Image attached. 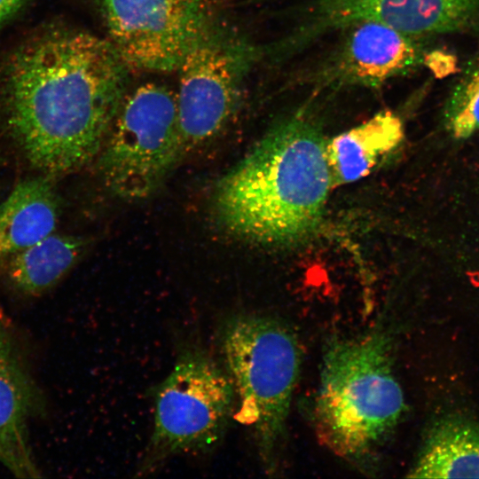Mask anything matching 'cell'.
Returning a JSON list of instances; mask_svg holds the SVG:
<instances>
[{"instance_id": "6da1fadb", "label": "cell", "mask_w": 479, "mask_h": 479, "mask_svg": "<svg viewBox=\"0 0 479 479\" xmlns=\"http://www.w3.org/2000/svg\"><path fill=\"white\" fill-rule=\"evenodd\" d=\"M129 68L109 40L87 32L57 30L23 46L8 71L6 116L28 164L55 178L97 159Z\"/></svg>"}, {"instance_id": "7a4b0ae2", "label": "cell", "mask_w": 479, "mask_h": 479, "mask_svg": "<svg viewBox=\"0 0 479 479\" xmlns=\"http://www.w3.org/2000/svg\"><path fill=\"white\" fill-rule=\"evenodd\" d=\"M319 127L296 114L274 125L217 182L216 221L256 244L297 243L314 233L333 187Z\"/></svg>"}, {"instance_id": "3957f363", "label": "cell", "mask_w": 479, "mask_h": 479, "mask_svg": "<svg viewBox=\"0 0 479 479\" xmlns=\"http://www.w3.org/2000/svg\"><path fill=\"white\" fill-rule=\"evenodd\" d=\"M389 337L380 331L332 340L315 400L318 437L336 456L363 462L397 427L405 409Z\"/></svg>"}, {"instance_id": "277c9868", "label": "cell", "mask_w": 479, "mask_h": 479, "mask_svg": "<svg viewBox=\"0 0 479 479\" xmlns=\"http://www.w3.org/2000/svg\"><path fill=\"white\" fill-rule=\"evenodd\" d=\"M220 344L238 401L236 419L252 430L263 465L271 472L300 373L298 342L277 318L240 314L224 323Z\"/></svg>"}, {"instance_id": "5b68a950", "label": "cell", "mask_w": 479, "mask_h": 479, "mask_svg": "<svg viewBox=\"0 0 479 479\" xmlns=\"http://www.w3.org/2000/svg\"><path fill=\"white\" fill-rule=\"evenodd\" d=\"M235 400L228 374L206 351L182 349L155 389L153 428L138 473L153 472L177 455L212 450L234 415Z\"/></svg>"}, {"instance_id": "8992f818", "label": "cell", "mask_w": 479, "mask_h": 479, "mask_svg": "<svg viewBox=\"0 0 479 479\" xmlns=\"http://www.w3.org/2000/svg\"><path fill=\"white\" fill-rule=\"evenodd\" d=\"M184 155L176 94L147 82L126 92L97 160L114 195L139 200L162 185Z\"/></svg>"}, {"instance_id": "52a82bcc", "label": "cell", "mask_w": 479, "mask_h": 479, "mask_svg": "<svg viewBox=\"0 0 479 479\" xmlns=\"http://www.w3.org/2000/svg\"><path fill=\"white\" fill-rule=\"evenodd\" d=\"M257 56L255 46L215 24L186 54L177 68L176 93L185 153L211 142L227 127Z\"/></svg>"}, {"instance_id": "ba28073f", "label": "cell", "mask_w": 479, "mask_h": 479, "mask_svg": "<svg viewBox=\"0 0 479 479\" xmlns=\"http://www.w3.org/2000/svg\"><path fill=\"white\" fill-rule=\"evenodd\" d=\"M109 41L129 67L171 72L214 22L213 0H100Z\"/></svg>"}, {"instance_id": "9c48e42d", "label": "cell", "mask_w": 479, "mask_h": 479, "mask_svg": "<svg viewBox=\"0 0 479 479\" xmlns=\"http://www.w3.org/2000/svg\"><path fill=\"white\" fill-rule=\"evenodd\" d=\"M318 27L374 21L408 35L450 32L468 25L479 0H319Z\"/></svg>"}, {"instance_id": "30bf717a", "label": "cell", "mask_w": 479, "mask_h": 479, "mask_svg": "<svg viewBox=\"0 0 479 479\" xmlns=\"http://www.w3.org/2000/svg\"><path fill=\"white\" fill-rule=\"evenodd\" d=\"M352 26L334 68L341 82L377 87L422 61L411 35L374 21Z\"/></svg>"}, {"instance_id": "8fae6325", "label": "cell", "mask_w": 479, "mask_h": 479, "mask_svg": "<svg viewBox=\"0 0 479 479\" xmlns=\"http://www.w3.org/2000/svg\"><path fill=\"white\" fill-rule=\"evenodd\" d=\"M53 179L41 174L25 179L0 202V272L14 254L54 232L60 202Z\"/></svg>"}, {"instance_id": "7c38bea8", "label": "cell", "mask_w": 479, "mask_h": 479, "mask_svg": "<svg viewBox=\"0 0 479 479\" xmlns=\"http://www.w3.org/2000/svg\"><path fill=\"white\" fill-rule=\"evenodd\" d=\"M403 138L401 119L391 111H382L327 141L326 153L333 186L370 174Z\"/></svg>"}, {"instance_id": "4fadbf2b", "label": "cell", "mask_w": 479, "mask_h": 479, "mask_svg": "<svg viewBox=\"0 0 479 479\" xmlns=\"http://www.w3.org/2000/svg\"><path fill=\"white\" fill-rule=\"evenodd\" d=\"M36 401L35 389L16 357L0 364V462L20 478L41 476L27 430Z\"/></svg>"}, {"instance_id": "5bb4252c", "label": "cell", "mask_w": 479, "mask_h": 479, "mask_svg": "<svg viewBox=\"0 0 479 479\" xmlns=\"http://www.w3.org/2000/svg\"><path fill=\"white\" fill-rule=\"evenodd\" d=\"M86 246L81 237L52 232L11 256L2 271L19 293L41 294L68 273Z\"/></svg>"}, {"instance_id": "9a60e30c", "label": "cell", "mask_w": 479, "mask_h": 479, "mask_svg": "<svg viewBox=\"0 0 479 479\" xmlns=\"http://www.w3.org/2000/svg\"><path fill=\"white\" fill-rule=\"evenodd\" d=\"M407 476L479 477V427L460 420L437 423Z\"/></svg>"}, {"instance_id": "2e32d148", "label": "cell", "mask_w": 479, "mask_h": 479, "mask_svg": "<svg viewBox=\"0 0 479 479\" xmlns=\"http://www.w3.org/2000/svg\"><path fill=\"white\" fill-rule=\"evenodd\" d=\"M444 119L448 131L455 138H467L479 130V67L454 89Z\"/></svg>"}, {"instance_id": "e0dca14e", "label": "cell", "mask_w": 479, "mask_h": 479, "mask_svg": "<svg viewBox=\"0 0 479 479\" xmlns=\"http://www.w3.org/2000/svg\"><path fill=\"white\" fill-rule=\"evenodd\" d=\"M426 65L438 77L448 75L455 68L454 58L442 51H434L425 57Z\"/></svg>"}, {"instance_id": "ac0fdd59", "label": "cell", "mask_w": 479, "mask_h": 479, "mask_svg": "<svg viewBox=\"0 0 479 479\" xmlns=\"http://www.w3.org/2000/svg\"><path fill=\"white\" fill-rule=\"evenodd\" d=\"M14 357L13 346L7 324L0 310V364Z\"/></svg>"}, {"instance_id": "d6986e66", "label": "cell", "mask_w": 479, "mask_h": 479, "mask_svg": "<svg viewBox=\"0 0 479 479\" xmlns=\"http://www.w3.org/2000/svg\"><path fill=\"white\" fill-rule=\"evenodd\" d=\"M24 0H0V25L3 24Z\"/></svg>"}]
</instances>
